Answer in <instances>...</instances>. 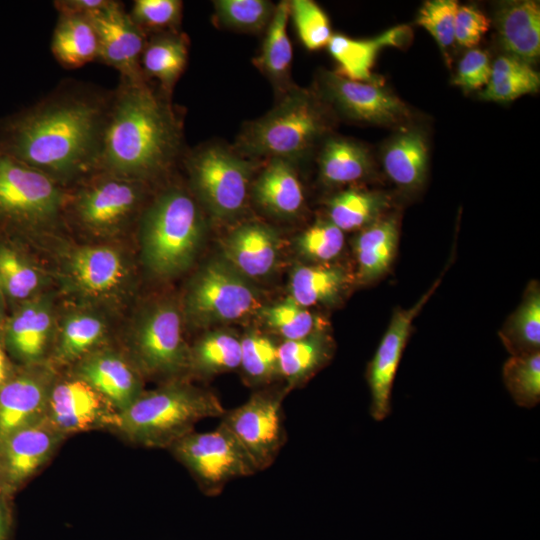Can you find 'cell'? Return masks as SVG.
<instances>
[{
	"label": "cell",
	"instance_id": "obj_6",
	"mask_svg": "<svg viewBox=\"0 0 540 540\" xmlns=\"http://www.w3.org/2000/svg\"><path fill=\"white\" fill-rule=\"evenodd\" d=\"M74 185L64 189L62 213L91 234H118L144 209L145 182L97 170Z\"/></svg>",
	"mask_w": 540,
	"mask_h": 540
},
{
	"label": "cell",
	"instance_id": "obj_10",
	"mask_svg": "<svg viewBox=\"0 0 540 540\" xmlns=\"http://www.w3.org/2000/svg\"><path fill=\"white\" fill-rule=\"evenodd\" d=\"M170 447L207 496H217L230 481L257 473L234 437L220 424L207 432L192 431Z\"/></svg>",
	"mask_w": 540,
	"mask_h": 540
},
{
	"label": "cell",
	"instance_id": "obj_16",
	"mask_svg": "<svg viewBox=\"0 0 540 540\" xmlns=\"http://www.w3.org/2000/svg\"><path fill=\"white\" fill-rule=\"evenodd\" d=\"M323 83L329 99L351 119L393 125L409 117L406 105L378 82L352 81L327 73Z\"/></svg>",
	"mask_w": 540,
	"mask_h": 540
},
{
	"label": "cell",
	"instance_id": "obj_23",
	"mask_svg": "<svg viewBox=\"0 0 540 540\" xmlns=\"http://www.w3.org/2000/svg\"><path fill=\"white\" fill-rule=\"evenodd\" d=\"M19 239L0 234V293L12 309L38 296L43 273Z\"/></svg>",
	"mask_w": 540,
	"mask_h": 540
},
{
	"label": "cell",
	"instance_id": "obj_37",
	"mask_svg": "<svg viewBox=\"0 0 540 540\" xmlns=\"http://www.w3.org/2000/svg\"><path fill=\"white\" fill-rule=\"evenodd\" d=\"M289 18V2L282 1L276 6L267 26L261 53L254 59L255 65L276 82L288 77L292 62V44L287 34Z\"/></svg>",
	"mask_w": 540,
	"mask_h": 540
},
{
	"label": "cell",
	"instance_id": "obj_50",
	"mask_svg": "<svg viewBox=\"0 0 540 540\" xmlns=\"http://www.w3.org/2000/svg\"><path fill=\"white\" fill-rule=\"evenodd\" d=\"M111 0H56L53 2L59 15L88 18L106 8Z\"/></svg>",
	"mask_w": 540,
	"mask_h": 540
},
{
	"label": "cell",
	"instance_id": "obj_11",
	"mask_svg": "<svg viewBox=\"0 0 540 540\" xmlns=\"http://www.w3.org/2000/svg\"><path fill=\"white\" fill-rule=\"evenodd\" d=\"M187 167L198 198L213 216L229 219L241 212L253 163L225 148L211 146L192 154Z\"/></svg>",
	"mask_w": 540,
	"mask_h": 540
},
{
	"label": "cell",
	"instance_id": "obj_20",
	"mask_svg": "<svg viewBox=\"0 0 540 540\" xmlns=\"http://www.w3.org/2000/svg\"><path fill=\"white\" fill-rule=\"evenodd\" d=\"M225 261L245 277L269 274L277 262L279 238L275 231L260 223L238 226L224 239Z\"/></svg>",
	"mask_w": 540,
	"mask_h": 540
},
{
	"label": "cell",
	"instance_id": "obj_48",
	"mask_svg": "<svg viewBox=\"0 0 540 540\" xmlns=\"http://www.w3.org/2000/svg\"><path fill=\"white\" fill-rule=\"evenodd\" d=\"M490 73L488 54L480 49H471L459 62L454 84L465 90H477L488 84Z\"/></svg>",
	"mask_w": 540,
	"mask_h": 540
},
{
	"label": "cell",
	"instance_id": "obj_42",
	"mask_svg": "<svg viewBox=\"0 0 540 540\" xmlns=\"http://www.w3.org/2000/svg\"><path fill=\"white\" fill-rule=\"evenodd\" d=\"M503 379L519 406H536L540 400V353L512 356L503 366Z\"/></svg>",
	"mask_w": 540,
	"mask_h": 540
},
{
	"label": "cell",
	"instance_id": "obj_54",
	"mask_svg": "<svg viewBox=\"0 0 540 540\" xmlns=\"http://www.w3.org/2000/svg\"><path fill=\"white\" fill-rule=\"evenodd\" d=\"M6 302L3 298V296L1 295L0 293V331L3 327V324L5 322V319L6 317L4 316V306H5Z\"/></svg>",
	"mask_w": 540,
	"mask_h": 540
},
{
	"label": "cell",
	"instance_id": "obj_18",
	"mask_svg": "<svg viewBox=\"0 0 540 540\" xmlns=\"http://www.w3.org/2000/svg\"><path fill=\"white\" fill-rule=\"evenodd\" d=\"M56 441L55 432L39 420L0 443V490L11 492L44 462Z\"/></svg>",
	"mask_w": 540,
	"mask_h": 540
},
{
	"label": "cell",
	"instance_id": "obj_38",
	"mask_svg": "<svg viewBox=\"0 0 540 540\" xmlns=\"http://www.w3.org/2000/svg\"><path fill=\"white\" fill-rule=\"evenodd\" d=\"M500 335L512 356L539 352L540 294L538 286L529 287L520 306L509 318Z\"/></svg>",
	"mask_w": 540,
	"mask_h": 540
},
{
	"label": "cell",
	"instance_id": "obj_5",
	"mask_svg": "<svg viewBox=\"0 0 540 540\" xmlns=\"http://www.w3.org/2000/svg\"><path fill=\"white\" fill-rule=\"evenodd\" d=\"M63 200L58 183L0 150V234L18 239L52 225Z\"/></svg>",
	"mask_w": 540,
	"mask_h": 540
},
{
	"label": "cell",
	"instance_id": "obj_47",
	"mask_svg": "<svg viewBox=\"0 0 540 540\" xmlns=\"http://www.w3.org/2000/svg\"><path fill=\"white\" fill-rule=\"evenodd\" d=\"M458 7L455 0H430L418 12L417 24L425 28L443 50L449 48L455 40L454 26Z\"/></svg>",
	"mask_w": 540,
	"mask_h": 540
},
{
	"label": "cell",
	"instance_id": "obj_53",
	"mask_svg": "<svg viewBox=\"0 0 540 540\" xmlns=\"http://www.w3.org/2000/svg\"><path fill=\"white\" fill-rule=\"evenodd\" d=\"M14 368L5 350L0 331V388L14 372Z\"/></svg>",
	"mask_w": 540,
	"mask_h": 540
},
{
	"label": "cell",
	"instance_id": "obj_30",
	"mask_svg": "<svg viewBox=\"0 0 540 540\" xmlns=\"http://www.w3.org/2000/svg\"><path fill=\"white\" fill-rule=\"evenodd\" d=\"M187 58L186 37L176 30L161 32L146 41L141 55V69L146 78L157 79L166 94L182 74Z\"/></svg>",
	"mask_w": 540,
	"mask_h": 540
},
{
	"label": "cell",
	"instance_id": "obj_41",
	"mask_svg": "<svg viewBox=\"0 0 540 540\" xmlns=\"http://www.w3.org/2000/svg\"><path fill=\"white\" fill-rule=\"evenodd\" d=\"M259 315L269 329L284 340H297L317 332L318 320L306 307L291 297L270 306L262 307Z\"/></svg>",
	"mask_w": 540,
	"mask_h": 540
},
{
	"label": "cell",
	"instance_id": "obj_29",
	"mask_svg": "<svg viewBox=\"0 0 540 540\" xmlns=\"http://www.w3.org/2000/svg\"><path fill=\"white\" fill-rule=\"evenodd\" d=\"M349 275L337 265H300L290 278L291 298L303 307L335 303L346 290Z\"/></svg>",
	"mask_w": 540,
	"mask_h": 540
},
{
	"label": "cell",
	"instance_id": "obj_46",
	"mask_svg": "<svg viewBox=\"0 0 540 540\" xmlns=\"http://www.w3.org/2000/svg\"><path fill=\"white\" fill-rule=\"evenodd\" d=\"M179 0H136L129 15L146 34L175 30L182 15Z\"/></svg>",
	"mask_w": 540,
	"mask_h": 540
},
{
	"label": "cell",
	"instance_id": "obj_28",
	"mask_svg": "<svg viewBox=\"0 0 540 540\" xmlns=\"http://www.w3.org/2000/svg\"><path fill=\"white\" fill-rule=\"evenodd\" d=\"M399 238L397 220L382 217L360 230L354 241L357 278L369 283L381 277L390 267L396 254Z\"/></svg>",
	"mask_w": 540,
	"mask_h": 540
},
{
	"label": "cell",
	"instance_id": "obj_14",
	"mask_svg": "<svg viewBox=\"0 0 540 540\" xmlns=\"http://www.w3.org/2000/svg\"><path fill=\"white\" fill-rule=\"evenodd\" d=\"M98 38V60L120 73V79H145L141 69V55L147 35L133 22L129 12L119 1L111 3L88 17Z\"/></svg>",
	"mask_w": 540,
	"mask_h": 540
},
{
	"label": "cell",
	"instance_id": "obj_13",
	"mask_svg": "<svg viewBox=\"0 0 540 540\" xmlns=\"http://www.w3.org/2000/svg\"><path fill=\"white\" fill-rule=\"evenodd\" d=\"M440 279L408 309L394 311L390 324L367 368L371 392L370 414L376 421L384 420L391 412V391L403 350L410 335L414 318L432 296Z\"/></svg>",
	"mask_w": 540,
	"mask_h": 540
},
{
	"label": "cell",
	"instance_id": "obj_34",
	"mask_svg": "<svg viewBox=\"0 0 540 540\" xmlns=\"http://www.w3.org/2000/svg\"><path fill=\"white\" fill-rule=\"evenodd\" d=\"M371 167L368 151L353 141L330 139L320 154V177L328 185L358 181L370 173Z\"/></svg>",
	"mask_w": 540,
	"mask_h": 540
},
{
	"label": "cell",
	"instance_id": "obj_25",
	"mask_svg": "<svg viewBox=\"0 0 540 540\" xmlns=\"http://www.w3.org/2000/svg\"><path fill=\"white\" fill-rule=\"evenodd\" d=\"M102 399L82 379L62 382L49 393L47 405L51 421L60 430L84 429L100 418Z\"/></svg>",
	"mask_w": 540,
	"mask_h": 540
},
{
	"label": "cell",
	"instance_id": "obj_40",
	"mask_svg": "<svg viewBox=\"0 0 540 540\" xmlns=\"http://www.w3.org/2000/svg\"><path fill=\"white\" fill-rule=\"evenodd\" d=\"M106 325L103 319L89 312L66 316L60 330L57 358L69 362L83 356L103 338Z\"/></svg>",
	"mask_w": 540,
	"mask_h": 540
},
{
	"label": "cell",
	"instance_id": "obj_55",
	"mask_svg": "<svg viewBox=\"0 0 540 540\" xmlns=\"http://www.w3.org/2000/svg\"><path fill=\"white\" fill-rule=\"evenodd\" d=\"M1 491V490H0Z\"/></svg>",
	"mask_w": 540,
	"mask_h": 540
},
{
	"label": "cell",
	"instance_id": "obj_27",
	"mask_svg": "<svg viewBox=\"0 0 540 540\" xmlns=\"http://www.w3.org/2000/svg\"><path fill=\"white\" fill-rule=\"evenodd\" d=\"M382 163L388 177L401 188H419L428 167V146L423 133L409 129L397 134L385 146Z\"/></svg>",
	"mask_w": 540,
	"mask_h": 540
},
{
	"label": "cell",
	"instance_id": "obj_19",
	"mask_svg": "<svg viewBox=\"0 0 540 540\" xmlns=\"http://www.w3.org/2000/svg\"><path fill=\"white\" fill-rule=\"evenodd\" d=\"M14 370L0 388V443L39 420L49 392L43 378L29 368Z\"/></svg>",
	"mask_w": 540,
	"mask_h": 540
},
{
	"label": "cell",
	"instance_id": "obj_8",
	"mask_svg": "<svg viewBox=\"0 0 540 540\" xmlns=\"http://www.w3.org/2000/svg\"><path fill=\"white\" fill-rule=\"evenodd\" d=\"M288 391L286 386L255 391L220 417L219 424L234 437L257 472L269 468L287 442L283 401Z\"/></svg>",
	"mask_w": 540,
	"mask_h": 540
},
{
	"label": "cell",
	"instance_id": "obj_39",
	"mask_svg": "<svg viewBox=\"0 0 540 540\" xmlns=\"http://www.w3.org/2000/svg\"><path fill=\"white\" fill-rule=\"evenodd\" d=\"M278 345L270 337L257 332L241 337L239 369L248 384L264 386L280 379Z\"/></svg>",
	"mask_w": 540,
	"mask_h": 540
},
{
	"label": "cell",
	"instance_id": "obj_52",
	"mask_svg": "<svg viewBox=\"0 0 540 540\" xmlns=\"http://www.w3.org/2000/svg\"><path fill=\"white\" fill-rule=\"evenodd\" d=\"M12 518L3 492L0 491V540H10Z\"/></svg>",
	"mask_w": 540,
	"mask_h": 540
},
{
	"label": "cell",
	"instance_id": "obj_26",
	"mask_svg": "<svg viewBox=\"0 0 540 540\" xmlns=\"http://www.w3.org/2000/svg\"><path fill=\"white\" fill-rule=\"evenodd\" d=\"M333 351L332 340L322 331L302 339L284 340L278 345L280 379L288 390L302 385L330 361Z\"/></svg>",
	"mask_w": 540,
	"mask_h": 540
},
{
	"label": "cell",
	"instance_id": "obj_31",
	"mask_svg": "<svg viewBox=\"0 0 540 540\" xmlns=\"http://www.w3.org/2000/svg\"><path fill=\"white\" fill-rule=\"evenodd\" d=\"M55 59L65 68H79L98 59L97 34L88 18L59 15L51 40Z\"/></svg>",
	"mask_w": 540,
	"mask_h": 540
},
{
	"label": "cell",
	"instance_id": "obj_12",
	"mask_svg": "<svg viewBox=\"0 0 540 540\" xmlns=\"http://www.w3.org/2000/svg\"><path fill=\"white\" fill-rule=\"evenodd\" d=\"M132 347L147 374L173 378L188 371L190 346L184 339L178 306L161 301L146 308L135 323Z\"/></svg>",
	"mask_w": 540,
	"mask_h": 540
},
{
	"label": "cell",
	"instance_id": "obj_45",
	"mask_svg": "<svg viewBox=\"0 0 540 540\" xmlns=\"http://www.w3.org/2000/svg\"><path fill=\"white\" fill-rule=\"evenodd\" d=\"M344 244V232L329 220L317 221L297 240L299 252L320 264L335 259L341 253Z\"/></svg>",
	"mask_w": 540,
	"mask_h": 540
},
{
	"label": "cell",
	"instance_id": "obj_1",
	"mask_svg": "<svg viewBox=\"0 0 540 540\" xmlns=\"http://www.w3.org/2000/svg\"><path fill=\"white\" fill-rule=\"evenodd\" d=\"M112 91L67 83L0 119V150L61 187L97 169Z\"/></svg>",
	"mask_w": 540,
	"mask_h": 540
},
{
	"label": "cell",
	"instance_id": "obj_44",
	"mask_svg": "<svg viewBox=\"0 0 540 540\" xmlns=\"http://www.w3.org/2000/svg\"><path fill=\"white\" fill-rule=\"evenodd\" d=\"M298 37L308 50H318L327 46L331 37V27L326 13L311 0L289 2Z\"/></svg>",
	"mask_w": 540,
	"mask_h": 540
},
{
	"label": "cell",
	"instance_id": "obj_2",
	"mask_svg": "<svg viewBox=\"0 0 540 540\" xmlns=\"http://www.w3.org/2000/svg\"><path fill=\"white\" fill-rule=\"evenodd\" d=\"M181 124L148 79L112 91L97 170L145 183L164 175L181 150Z\"/></svg>",
	"mask_w": 540,
	"mask_h": 540
},
{
	"label": "cell",
	"instance_id": "obj_43",
	"mask_svg": "<svg viewBox=\"0 0 540 540\" xmlns=\"http://www.w3.org/2000/svg\"><path fill=\"white\" fill-rule=\"evenodd\" d=\"M217 19L226 27L257 32L267 28L276 6L265 0H217Z\"/></svg>",
	"mask_w": 540,
	"mask_h": 540
},
{
	"label": "cell",
	"instance_id": "obj_7",
	"mask_svg": "<svg viewBox=\"0 0 540 540\" xmlns=\"http://www.w3.org/2000/svg\"><path fill=\"white\" fill-rule=\"evenodd\" d=\"M326 120L314 97L291 90L269 113L250 124L241 135L242 151L289 161L304 154L324 133Z\"/></svg>",
	"mask_w": 540,
	"mask_h": 540
},
{
	"label": "cell",
	"instance_id": "obj_49",
	"mask_svg": "<svg viewBox=\"0 0 540 540\" xmlns=\"http://www.w3.org/2000/svg\"><path fill=\"white\" fill-rule=\"evenodd\" d=\"M490 28V20L472 5L459 6L455 17L454 39L466 48L477 45Z\"/></svg>",
	"mask_w": 540,
	"mask_h": 540
},
{
	"label": "cell",
	"instance_id": "obj_9",
	"mask_svg": "<svg viewBox=\"0 0 540 540\" xmlns=\"http://www.w3.org/2000/svg\"><path fill=\"white\" fill-rule=\"evenodd\" d=\"M262 307L258 291L246 277L220 260L197 272L185 298V311L199 326L237 321Z\"/></svg>",
	"mask_w": 540,
	"mask_h": 540
},
{
	"label": "cell",
	"instance_id": "obj_51",
	"mask_svg": "<svg viewBox=\"0 0 540 540\" xmlns=\"http://www.w3.org/2000/svg\"><path fill=\"white\" fill-rule=\"evenodd\" d=\"M388 46L403 48L407 46L413 36L409 26L399 25L384 32Z\"/></svg>",
	"mask_w": 540,
	"mask_h": 540
},
{
	"label": "cell",
	"instance_id": "obj_4",
	"mask_svg": "<svg viewBox=\"0 0 540 540\" xmlns=\"http://www.w3.org/2000/svg\"><path fill=\"white\" fill-rule=\"evenodd\" d=\"M225 410L213 392L174 379L160 388L142 392L120 411L118 423L140 443L170 447L192 432L197 422L220 418Z\"/></svg>",
	"mask_w": 540,
	"mask_h": 540
},
{
	"label": "cell",
	"instance_id": "obj_24",
	"mask_svg": "<svg viewBox=\"0 0 540 540\" xmlns=\"http://www.w3.org/2000/svg\"><path fill=\"white\" fill-rule=\"evenodd\" d=\"M256 202L280 217L296 215L304 204L303 187L289 161L272 158L253 186Z\"/></svg>",
	"mask_w": 540,
	"mask_h": 540
},
{
	"label": "cell",
	"instance_id": "obj_22",
	"mask_svg": "<svg viewBox=\"0 0 540 540\" xmlns=\"http://www.w3.org/2000/svg\"><path fill=\"white\" fill-rule=\"evenodd\" d=\"M496 24L504 48L525 63L540 53V7L530 0L508 1L499 5Z\"/></svg>",
	"mask_w": 540,
	"mask_h": 540
},
{
	"label": "cell",
	"instance_id": "obj_15",
	"mask_svg": "<svg viewBox=\"0 0 540 540\" xmlns=\"http://www.w3.org/2000/svg\"><path fill=\"white\" fill-rule=\"evenodd\" d=\"M65 270L73 288L95 300L117 296L129 280V268L122 253L104 245L74 248L66 258Z\"/></svg>",
	"mask_w": 540,
	"mask_h": 540
},
{
	"label": "cell",
	"instance_id": "obj_33",
	"mask_svg": "<svg viewBox=\"0 0 540 540\" xmlns=\"http://www.w3.org/2000/svg\"><path fill=\"white\" fill-rule=\"evenodd\" d=\"M241 338L230 331L214 330L201 336L189 349L188 371L213 377L239 369Z\"/></svg>",
	"mask_w": 540,
	"mask_h": 540
},
{
	"label": "cell",
	"instance_id": "obj_3",
	"mask_svg": "<svg viewBox=\"0 0 540 540\" xmlns=\"http://www.w3.org/2000/svg\"><path fill=\"white\" fill-rule=\"evenodd\" d=\"M204 233L195 199L180 187H169L144 207L139 240L144 265L157 277L178 275L192 264Z\"/></svg>",
	"mask_w": 540,
	"mask_h": 540
},
{
	"label": "cell",
	"instance_id": "obj_21",
	"mask_svg": "<svg viewBox=\"0 0 540 540\" xmlns=\"http://www.w3.org/2000/svg\"><path fill=\"white\" fill-rule=\"evenodd\" d=\"M79 376L120 411L142 393L137 371L122 357L111 352L87 358L79 368Z\"/></svg>",
	"mask_w": 540,
	"mask_h": 540
},
{
	"label": "cell",
	"instance_id": "obj_32",
	"mask_svg": "<svg viewBox=\"0 0 540 540\" xmlns=\"http://www.w3.org/2000/svg\"><path fill=\"white\" fill-rule=\"evenodd\" d=\"M390 206V197L378 191L348 189L328 202L329 221L340 230H362L383 217Z\"/></svg>",
	"mask_w": 540,
	"mask_h": 540
},
{
	"label": "cell",
	"instance_id": "obj_36",
	"mask_svg": "<svg viewBox=\"0 0 540 540\" xmlns=\"http://www.w3.org/2000/svg\"><path fill=\"white\" fill-rule=\"evenodd\" d=\"M539 85V74L528 63L512 56H500L491 65L490 79L481 97L488 101H512L537 91Z\"/></svg>",
	"mask_w": 540,
	"mask_h": 540
},
{
	"label": "cell",
	"instance_id": "obj_17",
	"mask_svg": "<svg viewBox=\"0 0 540 540\" xmlns=\"http://www.w3.org/2000/svg\"><path fill=\"white\" fill-rule=\"evenodd\" d=\"M52 324V309L43 297L14 307L1 329L7 354L26 366L36 363L46 350Z\"/></svg>",
	"mask_w": 540,
	"mask_h": 540
},
{
	"label": "cell",
	"instance_id": "obj_35",
	"mask_svg": "<svg viewBox=\"0 0 540 540\" xmlns=\"http://www.w3.org/2000/svg\"><path fill=\"white\" fill-rule=\"evenodd\" d=\"M327 46L329 53L338 63L335 74L352 81L377 82L371 69L379 50L387 47L383 33L365 40L334 34Z\"/></svg>",
	"mask_w": 540,
	"mask_h": 540
}]
</instances>
